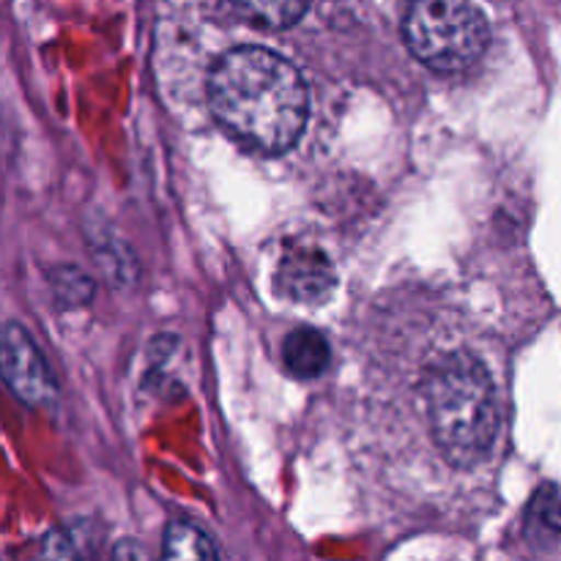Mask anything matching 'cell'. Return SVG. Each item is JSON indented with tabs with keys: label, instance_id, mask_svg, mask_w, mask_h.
<instances>
[{
	"label": "cell",
	"instance_id": "9",
	"mask_svg": "<svg viewBox=\"0 0 561 561\" xmlns=\"http://www.w3.org/2000/svg\"><path fill=\"white\" fill-rule=\"evenodd\" d=\"M25 561H91L85 548L66 529H53L31 548Z\"/></svg>",
	"mask_w": 561,
	"mask_h": 561
},
{
	"label": "cell",
	"instance_id": "2",
	"mask_svg": "<svg viewBox=\"0 0 561 561\" xmlns=\"http://www.w3.org/2000/svg\"><path fill=\"white\" fill-rule=\"evenodd\" d=\"M422 389L444 458L458 469L485 460L499 436L496 387L485 365L471 354H447L433 362Z\"/></svg>",
	"mask_w": 561,
	"mask_h": 561
},
{
	"label": "cell",
	"instance_id": "1",
	"mask_svg": "<svg viewBox=\"0 0 561 561\" xmlns=\"http://www.w3.org/2000/svg\"><path fill=\"white\" fill-rule=\"evenodd\" d=\"M208 104L233 140L283 153L301 137L310 96L299 69L263 47H236L208 75Z\"/></svg>",
	"mask_w": 561,
	"mask_h": 561
},
{
	"label": "cell",
	"instance_id": "5",
	"mask_svg": "<svg viewBox=\"0 0 561 561\" xmlns=\"http://www.w3.org/2000/svg\"><path fill=\"white\" fill-rule=\"evenodd\" d=\"M277 290L299 305H321L334 288V266L316 247H294L277 266Z\"/></svg>",
	"mask_w": 561,
	"mask_h": 561
},
{
	"label": "cell",
	"instance_id": "6",
	"mask_svg": "<svg viewBox=\"0 0 561 561\" xmlns=\"http://www.w3.org/2000/svg\"><path fill=\"white\" fill-rule=\"evenodd\" d=\"M332 351H329L327 337L316 329H296L285 337L283 362L290 376L296 378H318L327 373Z\"/></svg>",
	"mask_w": 561,
	"mask_h": 561
},
{
	"label": "cell",
	"instance_id": "7",
	"mask_svg": "<svg viewBox=\"0 0 561 561\" xmlns=\"http://www.w3.org/2000/svg\"><path fill=\"white\" fill-rule=\"evenodd\" d=\"M228 11L250 25L285 31L305 16L307 0H222Z\"/></svg>",
	"mask_w": 561,
	"mask_h": 561
},
{
	"label": "cell",
	"instance_id": "10",
	"mask_svg": "<svg viewBox=\"0 0 561 561\" xmlns=\"http://www.w3.org/2000/svg\"><path fill=\"white\" fill-rule=\"evenodd\" d=\"M53 290L55 299L64 307H80L93 296V283L80 268L64 266L58 272H53Z\"/></svg>",
	"mask_w": 561,
	"mask_h": 561
},
{
	"label": "cell",
	"instance_id": "8",
	"mask_svg": "<svg viewBox=\"0 0 561 561\" xmlns=\"http://www.w3.org/2000/svg\"><path fill=\"white\" fill-rule=\"evenodd\" d=\"M162 561H219L211 540L197 526L173 520L164 531Z\"/></svg>",
	"mask_w": 561,
	"mask_h": 561
},
{
	"label": "cell",
	"instance_id": "3",
	"mask_svg": "<svg viewBox=\"0 0 561 561\" xmlns=\"http://www.w3.org/2000/svg\"><path fill=\"white\" fill-rule=\"evenodd\" d=\"M403 36L425 66L460 71L482 58L491 27L471 0H414L405 11Z\"/></svg>",
	"mask_w": 561,
	"mask_h": 561
},
{
	"label": "cell",
	"instance_id": "4",
	"mask_svg": "<svg viewBox=\"0 0 561 561\" xmlns=\"http://www.w3.org/2000/svg\"><path fill=\"white\" fill-rule=\"evenodd\" d=\"M0 354H3L5 383L22 403L33 405V409H49L58 400V383L31 334L20 323L9 321L3 327Z\"/></svg>",
	"mask_w": 561,
	"mask_h": 561
},
{
	"label": "cell",
	"instance_id": "11",
	"mask_svg": "<svg viewBox=\"0 0 561 561\" xmlns=\"http://www.w3.org/2000/svg\"><path fill=\"white\" fill-rule=\"evenodd\" d=\"M537 513L548 526L561 531V493L542 491V496L537 499Z\"/></svg>",
	"mask_w": 561,
	"mask_h": 561
}]
</instances>
